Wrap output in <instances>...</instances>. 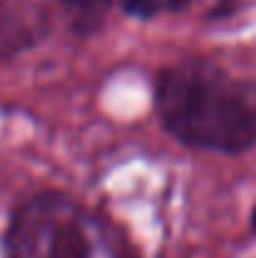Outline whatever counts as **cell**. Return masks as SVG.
Here are the masks:
<instances>
[{
    "label": "cell",
    "mask_w": 256,
    "mask_h": 258,
    "mask_svg": "<svg viewBox=\"0 0 256 258\" xmlns=\"http://www.w3.org/2000/svg\"><path fill=\"white\" fill-rule=\"evenodd\" d=\"M153 105L171 138L188 148L239 156L256 146V81L206 58L166 66Z\"/></svg>",
    "instance_id": "1"
},
{
    "label": "cell",
    "mask_w": 256,
    "mask_h": 258,
    "mask_svg": "<svg viewBox=\"0 0 256 258\" xmlns=\"http://www.w3.org/2000/svg\"><path fill=\"white\" fill-rule=\"evenodd\" d=\"M103 248L95 216L56 190L18 203L3 236V258H100Z\"/></svg>",
    "instance_id": "2"
},
{
    "label": "cell",
    "mask_w": 256,
    "mask_h": 258,
    "mask_svg": "<svg viewBox=\"0 0 256 258\" xmlns=\"http://www.w3.org/2000/svg\"><path fill=\"white\" fill-rule=\"evenodd\" d=\"M76 10H81V13H93V10H100V8H106L111 0H68Z\"/></svg>",
    "instance_id": "3"
},
{
    "label": "cell",
    "mask_w": 256,
    "mask_h": 258,
    "mask_svg": "<svg viewBox=\"0 0 256 258\" xmlns=\"http://www.w3.org/2000/svg\"><path fill=\"white\" fill-rule=\"evenodd\" d=\"M251 226H254V231H256V208H254V216H251Z\"/></svg>",
    "instance_id": "4"
}]
</instances>
